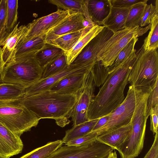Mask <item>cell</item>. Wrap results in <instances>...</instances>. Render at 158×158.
I'll use <instances>...</instances> for the list:
<instances>
[{
	"instance_id": "cell-37",
	"label": "cell",
	"mask_w": 158,
	"mask_h": 158,
	"mask_svg": "<svg viewBox=\"0 0 158 158\" xmlns=\"http://www.w3.org/2000/svg\"><path fill=\"white\" fill-rule=\"evenodd\" d=\"M157 105H158V83L150 92L148 98L146 107V115L148 117L149 116L151 109Z\"/></svg>"
},
{
	"instance_id": "cell-19",
	"label": "cell",
	"mask_w": 158,
	"mask_h": 158,
	"mask_svg": "<svg viewBox=\"0 0 158 158\" xmlns=\"http://www.w3.org/2000/svg\"><path fill=\"white\" fill-rule=\"evenodd\" d=\"M131 129L130 122L128 124L99 135L96 139L117 150L128 135Z\"/></svg>"
},
{
	"instance_id": "cell-16",
	"label": "cell",
	"mask_w": 158,
	"mask_h": 158,
	"mask_svg": "<svg viewBox=\"0 0 158 158\" xmlns=\"http://www.w3.org/2000/svg\"><path fill=\"white\" fill-rule=\"evenodd\" d=\"M23 148L20 137L0 123V156L9 158L21 152Z\"/></svg>"
},
{
	"instance_id": "cell-4",
	"label": "cell",
	"mask_w": 158,
	"mask_h": 158,
	"mask_svg": "<svg viewBox=\"0 0 158 158\" xmlns=\"http://www.w3.org/2000/svg\"><path fill=\"white\" fill-rule=\"evenodd\" d=\"M136 53L137 60L129 74L128 83L135 89L150 92L158 83L157 50H145L142 46Z\"/></svg>"
},
{
	"instance_id": "cell-36",
	"label": "cell",
	"mask_w": 158,
	"mask_h": 158,
	"mask_svg": "<svg viewBox=\"0 0 158 158\" xmlns=\"http://www.w3.org/2000/svg\"><path fill=\"white\" fill-rule=\"evenodd\" d=\"M158 10V0L155 2V6L152 3L147 4L139 26L143 27L150 24L156 12Z\"/></svg>"
},
{
	"instance_id": "cell-8",
	"label": "cell",
	"mask_w": 158,
	"mask_h": 158,
	"mask_svg": "<svg viewBox=\"0 0 158 158\" xmlns=\"http://www.w3.org/2000/svg\"><path fill=\"white\" fill-rule=\"evenodd\" d=\"M135 103L134 88L130 85L123 101L109 114L110 118L108 122L99 129L89 133L97 137L128 124L131 120Z\"/></svg>"
},
{
	"instance_id": "cell-17",
	"label": "cell",
	"mask_w": 158,
	"mask_h": 158,
	"mask_svg": "<svg viewBox=\"0 0 158 158\" xmlns=\"http://www.w3.org/2000/svg\"><path fill=\"white\" fill-rule=\"evenodd\" d=\"M87 72L66 77L53 85L49 90L62 94H77L83 86Z\"/></svg>"
},
{
	"instance_id": "cell-33",
	"label": "cell",
	"mask_w": 158,
	"mask_h": 158,
	"mask_svg": "<svg viewBox=\"0 0 158 158\" xmlns=\"http://www.w3.org/2000/svg\"><path fill=\"white\" fill-rule=\"evenodd\" d=\"M18 1L7 0L6 29L8 35L17 23Z\"/></svg>"
},
{
	"instance_id": "cell-22",
	"label": "cell",
	"mask_w": 158,
	"mask_h": 158,
	"mask_svg": "<svg viewBox=\"0 0 158 158\" xmlns=\"http://www.w3.org/2000/svg\"><path fill=\"white\" fill-rule=\"evenodd\" d=\"M89 0H49V3L65 10H72L83 14L86 20L92 22L88 10Z\"/></svg>"
},
{
	"instance_id": "cell-30",
	"label": "cell",
	"mask_w": 158,
	"mask_h": 158,
	"mask_svg": "<svg viewBox=\"0 0 158 158\" xmlns=\"http://www.w3.org/2000/svg\"><path fill=\"white\" fill-rule=\"evenodd\" d=\"M150 24V31L142 46L147 51L157 50L158 47V10L156 12Z\"/></svg>"
},
{
	"instance_id": "cell-14",
	"label": "cell",
	"mask_w": 158,
	"mask_h": 158,
	"mask_svg": "<svg viewBox=\"0 0 158 158\" xmlns=\"http://www.w3.org/2000/svg\"><path fill=\"white\" fill-rule=\"evenodd\" d=\"M95 25L85 18L83 15L76 13L46 34V43L67 34L86 29L89 30Z\"/></svg>"
},
{
	"instance_id": "cell-32",
	"label": "cell",
	"mask_w": 158,
	"mask_h": 158,
	"mask_svg": "<svg viewBox=\"0 0 158 158\" xmlns=\"http://www.w3.org/2000/svg\"><path fill=\"white\" fill-rule=\"evenodd\" d=\"M67 65L64 52L52 61L43 69L41 79L46 78L55 74L63 69Z\"/></svg>"
},
{
	"instance_id": "cell-25",
	"label": "cell",
	"mask_w": 158,
	"mask_h": 158,
	"mask_svg": "<svg viewBox=\"0 0 158 158\" xmlns=\"http://www.w3.org/2000/svg\"><path fill=\"white\" fill-rule=\"evenodd\" d=\"M89 31L85 29L78 31L64 34L46 43L59 48L64 52H66L73 47L85 31Z\"/></svg>"
},
{
	"instance_id": "cell-40",
	"label": "cell",
	"mask_w": 158,
	"mask_h": 158,
	"mask_svg": "<svg viewBox=\"0 0 158 158\" xmlns=\"http://www.w3.org/2000/svg\"><path fill=\"white\" fill-rule=\"evenodd\" d=\"M145 0H110L111 6L121 8H129Z\"/></svg>"
},
{
	"instance_id": "cell-26",
	"label": "cell",
	"mask_w": 158,
	"mask_h": 158,
	"mask_svg": "<svg viewBox=\"0 0 158 158\" xmlns=\"http://www.w3.org/2000/svg\"><path fill=\"white\" fill-rule=\"evenodd\" d=\"M26 88L19 85L0 83V100H18L23 98Z\"/></svg>"
},
{
	"instance_id": "cell-2",
	"label": "cell",
	"mask_w": 158,
	"mask_h": 158,
	"mask_svg": "<svg viewBox=\"0 0 158 158\" xmlns=\"http://www.w3.org/2000/svg\"><path fill=\"white\" fill-rule=\"evenodd\" d=\"M78 94H66L49 90L23 97L19 102L40 119H54L56 124L64 127L70 121L77 102Z\"/></svg>"
},
{
	"instance_id": "cell-44",
	"label": "cell",
	"mask_w": 158,
	"mask_h": 158,
	"mask_svg": "<svg viewBox=\"0 0 158 158\" xmlns=\"http://www.w3.org/2000/svg\"><path fill=\"white\" fill-rule=\"evenodd\" d=\"M106 158H117L116 151H114L111 152Z\"/></svg>"
},
{
	"instance_id": "cell-6",
	"label": "cell",
	"mask_w": 158,
	"mask_h": 158,
	"mask_svg": "<svg viewBox=\"0 0 158 158\" xmlns=\"http://www.w3.org/2000/svg\"><path fill=\"white\" fill-rule=\"evenodd\" d=\"M40 120L19 100H0V123L17 135L36 127Z\"/></svg>"
},
{
	"instance_id": "cell-5",
	"label": "cell",
	"mask_w": 158,
	"mask_h": 158,
	"mask_svg": "<svg viewBox=\"0 0 158 158\" xmlns=\"http://www.w3.org/2000/svg\"><path fill=\"white\" fill-rule=\"evenodd\" d=\"M36 52L24 55L15 58L13 62L6 64L1 76L0 83L19 85L27 88L40 79L43 69L35 58Z\"/></svg>"
},
{
	"instance_id": "cell-24",
	"label": "cell",
	"mask_w": 158,
	"mask_h": 158,
	"mask_svg": "<svg viewBox=\"0 0 158 158\" xmlns=\"http://www.w3.org/2000/svg\"><path fill=\"white\" fill-rule=\"evenodd\" d=\"M99 118L89 120L67 130L62 140L63 143H66L74 139L83 137L91 132Z\"/></svg>"
},
{
	"instance_id": "cell-11",
	"label": "cell",
	"mask_w": 158,
	"mask_h": 158,
	"mask_svg": "<svg viewBox=\"0 0 158 158\" xmlns=\"http://www.w3.org/2000/svg\"><path fill=\"white\" fill-rule=\"evenodd\" d=\"M95 86L90 70L86 74L83 85L78 94L77 102L71 115L73 126L89 120L87 111L90 103L94 96Z\"/></svg>"
},
{
	"instance_id": "cell-20",
	"label": "cell",
	"mask_w": 158,
	"mask_h": 158,
	"mask_svg": "<svg viewBox=\"0 0 158 158\" xmlns=\"http://www.w3.org/2000/svg\"><path fill=\"white\" fill-rule=\"evenodd\" d=\"M105 27L96 25L88 31H85L79 40L69 51L64 52L67 64H71L77 55L87 44L100 33Z\"/></svg>"
},
{
	"instance_id": "cell-31",
	"label": "cell",
	"mask_w": 158,
	"mask_h": 158,
	"mask_svg": "<svg viewBox=\"0 0 158 158\" xmlns=\"http://www.w3.org/2000/svg\"><path fill=\"white\" fill-rule=\"evenodd\" d=\"M148 1L145 0L130 7L125 23V28L139 25Z\"/></svg>"
},
{
	"instance_id": "cell-35",
	"label": "cell",
	"mask_w": 158,
	"mask_h": 158,
	"mask_svg": "<svg viewBox=\"0 0 158 158\" xmlns=\"http://www.w3.org/2000/svg\"><path fill=\"white\" fill-rule=\"evenodd\" d=\"M7 7V0H1L0 1V46L8 35L6 29Z\"/></svg>"
},
{
	"instance_id": "cell-34",
	"label": "cell",
	"mask_w": 158,
	"mask_h": 158,
	"mask_svg": "<svg viewBox=\"0 0 158 158\" xmlns=\"http://www.w3.org/2000/svg\"><path fill=\"white\" fill-rule=\"evenodd\" d=\"M107 68L102 65L100 61H97L91 69L95 86H102L105 81L109 74Z\"/></svg>"
},
{
	"instance_id": "cell-12",
	"label": "cell",
	"mask_w": 158,
	"mask_h": 158,
	"mask_svg": "<svg viewBox=\"0 0 158 158\" xmlns=\"http://www.w3.org/2000/svg\"><path fill=\"white\" fill-rule=\"evenodd\" d=\"M92 66L88 64H72L67 65L63 69L55 74L44 79H41L26 88L24 97L33 95L49 90L62 79L70 76L86 73Z\"/></svg>"
},
{
	"instance_id": "cell-1",
	"label": "cell",
	"mask_w": 158,
	"mask_h": 158,
	"mask_svg": "<svg viewBox=\"0 0 158 158\" xmlns=\"http://www.w3.org/2000/svg\"><path fill=\"white\" fill-rule=\"evenodd\" d=\"M137 57L135 52L121 67L109 74L90 103L87 111L89 120L109 114L123 102L124 90Z\"/></svg>"
},
{
	"instance_id": "cell-21",
	"label": "cell",
	"mask_w": 158,
	"mask_h": 158,
	"mask_svg": "<svg viewBox=\"0 0 158 158\" xmlns=\"http://www.w3.org/2000/svg\"><path fill=\"white\" fill-rule=\"evenodd\" d=\"M111 6L110 0H89L88 13L94 24L101 26L102 23L109 15Z\"/></svg>"
},
{
	"instance_id": "cell-38",
	"label": "cell",
	"mask_w": 158,
	"mask_h": 158,
	"mask_svg": "<svg viewBox=\"0 0 158 158\" xmlns=\"http://www.w3.org/2000/svg\"><path fill=\"white\" fill-rule=\"evenodd\" d=\"M96 138L89 133L84 136L73 140L65 144L69 146H80L91 143L96 140Z\"/></svg>"
},
{
	"instance_id": "cell-27",
	"label": "cell",
	"mask_w": 158,
	"mask_h": 158,
	"mask_svg": "<svg viewBox=\"0 0 158 158\" xmlns=\"http://www.w3.org/2000/svg\"><path fill=\"white\" fill-rule=\"evenodd\" d=\"M60 48L46 44L35 54L40 66L44 69L48 63L64 53Z\"/></svg>"
},
{
	"instance_id": "cell-13",
	"label": "cell",
	"mask_w": 158,
	"mask_h": 158,
	"mask_svg": "<svg viewBox=\"0 0 158 158\" xmlns=\"http://www.w3.org/2000/svg\"><path fill=\"white\" fill-rule=\"evenodd\" d=\"M113 32L105 27L92 39L75 58L72 64H88L93 66L97 60V56L105 42Z\"/></svg>"
},
{
	"instance_id": "cell-9",
	"label": "cell",
	"mask_w": 158,
	"mask_h": 158,
	"mask_svg": "<svg viewBox=\"0 0 158 158\" xmlns=\"http://www.w3.org/2000/svg\"><path fill=\"white\" fill-rule=\"evenodd\" d=\"M114 150L96 139L80 146L62 145L47 158H106Z\"/></svg>"
},
{
	"instance_id": "cell-7",
	"label": "cell",
	"mask_w": 158,
	"mask_h": 158,
	"mask_svg": "<svg viewBox=\"0 0 158 158\" xmlns=\"http://www.w3.org/2000/svg\"><path fill=\"white\" fill-rule=\"evenodd\" d=\"M150 27V24L145 27L139 25L125 28L113 33L98 53L97 61H100L105 67L111 66L119 52L132 39L143 35Z\"/></svg>"
},
{
	"instance_id": "cell-29",
	"label": "cell",
	"mask_w": 158,
	"mask_h": 158,
	"mask_svg": "<svg viewBox=\"0 0 158 158\" xmlns=\"http://www.w3.org/2000/svg\"><path fill=\"white\" fill-rule=\"evenodd\" d=\"M63 144L61 140L49 142L19 158H47L62 146Z\"/></svg>"
},
{
	"instance_id": "cell-41",
	"label": "cell",
	"mask_w": 158,
	"mask_h": 158,
	"mask_svg": "<svg viewBox=\"0 0 158 158\" xmlns=\"http://www.w3.org/2000/svg\"><path fill=\"white\" fill-rule=\"evenodd\" d=\"M143 158H158V133L155 134L153 143Z\"/></svg>"
},
{
	"instance_id": "cell-42",
	"label": "cell",
	"mask_w": 158,
	"mask_h": 158,
	"mask_svg": "<svg viewBox=\"0 0 158 158\" xmlns=\"http://www.w3.org/2000/svg\"><path fill=\"white\" fill-rule=\"evenodd\" d=\"M109 118V114L99 118L92 131L96 130L104 126L108 122Z\"/></svg>"
},
{
	"instance_id": "cell-23",
	"label": "cell",
	"mask_w": 158,
	"mask_h": 158,
	"mask_svg": "<svg viewBox=\"0 0 158 158\" xmlns=\"http://www.w3.org/2000/svg\"><path fill=\"white\" fill-rule=\"evenodd\" d=\"M45 38L46 34L19 43L17 48L15 58L29 53L38 52L46 44Z\"/></svg>"
},
{
	"instance_id": "cell-43",
	"label": "cell",
	"mask_w": 158,
	"mask_h": 158,
	"mask_svg": "<svg viewBox=\"0 0 158 158\" xmlns=\"http://www.w3.org/2000/svg\"><path fill=\"white\" fill-rule=\"evenodd\" d=\"M5 66V64L2 57V48L0 46V82L1 76Z\"/></svg>"
},
{
	"instance_id": "cell-18",
	"label": "cell",
	"mask_w": 158,
	"mask_h": 158,
	"mask_svg": "<svg viewBox=\"0 0 158 158\" xmlns=\"http://www.w3.org/2000/svg\"><path fill=\"white\" fill-rule=\"evenodd\" d=\"M111 6L110 13L101 23L113 33L125 28V23L130 9Z\"/></svg>"
},
{
	"instance_id": "cell-45",
	"label": "cell",
	"mask_w": 158,
	"mask_h": 158,
	"mask_svg": "<svg viewBox=\"0 0 158 158\" xmlns=\"http://www.w3.org/2000/svg\"><path fill=\"white\" fill-rule=\"evenodd\" d=\"M0 158H2L0 156Z\"/></svg>"
},
{
	"instance_id": "cell-15",
	"label": "cell",
	"mask_w": 158,
	"mask_h": 158,
	"mask_svg": "<svg viewBox=\"0 0 158 158\" xmlns=\"http://www.w3.org/2000/svg\"><path fill=\"white\" fill-rule=\"evenodd\" d=\"M19 22L0 46H2V57L5 65L15 60L17 48L28 31V24L19 27Z\"/></svg>"
},
{
	"instance_id": "cell-28",
	"label": "cell",
	"mask_w": 158,
	"mask_h": 158,
	"mask_svg": "<svg viewBox=\"0 0 158 158\" xmlns=\"http://www.w3.org/2000/svg\"><path fill=\"white\" fill-rule=\"evenodd\" d=\"M137 38L131 40L122 49L115 60L110 66L107 68L109 73L121 67L130 57L136 52L134 47L138 41Z\"/></svg>"
},
{
	"instance_id": "cell-10",
	"label": "cell",
	"mask_w": 158,
	"mask_h": 158,
	"mask_svg": "<svg viewBox=\"0 0 158 158\" xmlns=\"http://www.w3.org/2000/svg\"><path fill=\"white\" fill-rule=\"evenodd\" d=\"M76 13L72 10H65L58 8L55 12L33 20L28 24V31L19 43L46 34Z\"/></svg>"
},
{
	"instance_id": "cell-39",
	"label": "cell",
	"mask_w": 158,
	"mask_h": 158,
	"mask_svg": "<svg viewBox=\"0 0 158 158\" xmlns=\"http://www.w3.org/2000/svg\"><path fill=\"white\" fill-rule=\"evenodd\" d=\"M149 116L151 118L150 130L153 134H156L158 133V105L151 109Z\"/></svg>"
},
{
	"instance_id": "cell-3",
	"label": "cell",
	"mask_w": 158,
	"mask_h": 158,
	"mask_svg": "<svg viewBox=\"0 0 158 158\" xmlns=\"http://www.w3.org/2000/svg\"><path fill=\"white\" fill-rule=\"evenodd\" d=\"M135 103L131 119V129L126 139L117 150L121 158H135L143 149L146 123L147 102L149 93L135 89Z\"/></svg>"
}]
</instances>
